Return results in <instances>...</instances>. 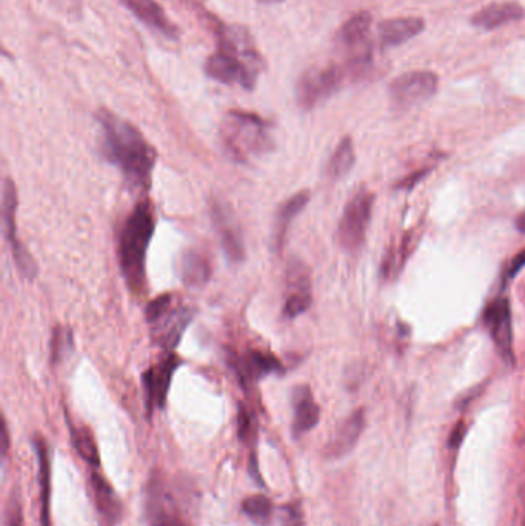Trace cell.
Here are the masks:
<instances>
[{
	"mask_svg": "<svg viewBox=\"0 0 525 526\" xmlns=\"http://www.w3.org/2000/svg\"><path fill=\"white\" fill-rule=\"evenodd\" d=\"M96 120L101 127L102 156L121 171L128 188L147 191L158 159L154 148L138 128L118 114L102 108L97 111Z\"/></svg>",
	"mask_w": 525,
	"mask_h": 526,
	"instance_id": "cell-1",
	"label": "cell"
},
{
	"mask_svg": "<svg viewBox=\"0 0 525 526\" xmlns=\"http://www.w3.org/2000/svg\"><path fill=\"white\" fill-rule=\"evenodd\" d=\"M218 48L205 64V73L213 80L225 85H239L244 90H253L262 68L261 54L245 28L228 27L216 22Z\"/></svg>",
	"mask_w": 525,
	"mask_h": 526,
	"instance_id": "cell-2",
	"label": "cell"
},
{
	"mask_svg": "<svg viewBox=\"0 0 525 526\" xmlns=\"http://www.w3.org/2000/svg\"><path fill=\"white\" fill-rule=\"evenodd\" d=\"M156 230V213L150 200H141L125 217L119 231L118 256L122 277L131 293L147 287V253Z\"/></svg>",
	"mask_w": 525,
	"mask_h": 526,
	"instance_id": "cell-3",
	"label": "cell"
},
{
	"mask_svg": "<svg viewBox=\"0 0 525 526\" xmlns=\"http://www.w3.org/2000/svg\"><path fill=\"white\" fill-rule=\"evenodd\" d=\"M222 148L233 162L245 164L273 150L270 124L258 114L230 111L221 130Z\"/></svg>",
	"mask_w": 525,
	"mask_h": 526,
	"instance_id": "cell-4",
	"label": "cell"
},
{
	"mask_svg": "<svg viewBox=\"0 0 525 526\" xmlns=\"http://www.w3.org/2000/svg\"><path fill=\"white\" fill-rule=\"evenodd\" d=\"M193 316V310L184 305L176 294L170 293L151 300L145 310L151 339L168 353H173L178 347Z\"/></svg>",
	"mask_w": 525,
	"mask_h": 526,
	"instance_id": "cell-5",
	"label": "cell"
},
{
	"mask_svg": "<svg viewBox=\"0 0 525 526\" xmlns=\"http://www.w3.org/2000/svg\"><path fill=\"white\" fill-rule=\"evenodd\" d=\"M347 74V67H339L335 64L313 67L305 71L296 87L299 107L311 110L333 96L344 84Z\"/></svg>",
	"mask_w": 525,
	"mask_h": 526,
	"instance_id": "cell-6",
	"label": "cell"
},
{
	"mask_svg": "<svg viewBox=\"0 0 525 526\" xmlns=\"http://www.w3.org/2000/svg\"><path fill=\"white\" fill-rule=\"evenodd\" d=\"M373 196L370 191L361 190L348 200L338 227V242L348 253H356L362 247L372 219Z\"/></svg>",
	"mask_w": 525,
	"mask_h": 526,
	"instance_id": "cell-7",
	"label": "cell"
},
{
	"mask_svg": "<svg viewBox=\"0 0 525 526\" xmlns=\"http://www.w3.org/2000/svg\"><path fill=\"white\" fill-rule=\"evenodd\" d=\"M17 190L16 184L13 179L7 177L4 182V196H2V213H4V227L5 236H7L8 242L11 245V253H13L14 262H16V268L21 276L27 280H34L37 276V263L33 259L30 253H28L27 247L21 244V240L17 237V225H16V214H17Z\"/></svg>",
	"mask_w": 525,
	"mask_h": 526,
	"instance_id": "cell-8",
	"label": "cell"
},
{
	"mask_svg": "<svg viewBox=\"0 0 525 526\" xmlns=\"http://www.w3.org/2000/svg\"><path fill=\"white\" fill-rule=\"evenodd\" d=\"M182 363L184 362L178 354L168 353L145 371L142 385H144L148 413L151 414L154 410H162L165 407L174 373Z\"/></svg>",
	"mask_w": 525,
	"mask_h": 526,
	"instance_id": "cell-9",
	"label": "cell"
},
{
	"mask_svg": "<svg viewBox=\"0 0 525 526\" xmlns=\"http://www.w3.org/2000/svg\"><path fill=\"white\" fill-rule=\"evenodd\" d=\"M227 360L244 387H250L271 374L284 373L281 360L268 351L247 350L242 354L231 351Z\"/></svg>",
	"mask_w": 525,
	"mask_h": 526,
	"instance_id": "cell-10",
	"label": "cell"
},
{
	"mask_svg": "<svg viewBox=\"0 0 525 526\" xmlns=\"http://www.w3.org/2000/svg\"><path fill=\"white\" fill-rule=\"evenodd\" d=\"M438 90V77L430 71H415L393 80L390 96L399 108L413 107L429 100Z\"/></svg>",
	"mask_w": 525,
	"mask_h": 526,
	"instance_id": "cell-11",
	"label": "cell"
},
{
	"mask_svg": "<svg viewBox=\"0 0 525 526\" xmlns=\"http://www.w3.org/2000/svg\"><path fill=\"white\" fill-rule=\"evenodd\" d=\"M285 319L293 320L302 316L311 307L310 271L301 260H291L285 271Z\"/></svg>",
	"mask_w": 525,
	"mask_h": 526,
	"instance_id": "cell-12",
	"label": "cell"
},
{
	"mask_svg": "<svg viewBox=\"0 0 525 526\" xmlns=\"http://www.w3.org/2000/svg\"><path fill=\"white\" fill-rule=\"evenodd\" d=\"M484 319L501 356L513 362L515 359H513L512 313H510L509 300H493L489 307L485 308Z\"/></svg>",
	"mask_w": 525,
	"mask_h": 526,
	"instance_id": "cell-13",
	"label": "cell"
},
{
	"mask_svg": "<svg viewBox=\"0 0 525 526\" xmlns=\"http://www.w3.org/2000/svg\"><path fill=\"white\" fill-rule=\"evenodd\" d=\"M291 403H293V434L295 437H301L318 425L321 408L308 385H299L293 390Z\"/></svg>",
	"mask_w": 525,
	"mask_h": 526,
	"instance_id": "cell-14",
	"label": "cell"
},
{
	"mask_svg": "<svg viewBox=\"0 0 525 526\" xmlns=\"http://www.w3.org/2000/svg\"><path fill=\"white\" fill-rule=\"evenodd\" d=\"M213 220H215L216 230L221 237V245L224 248L225 256L233 263L242 262L245 259L244 242H242L241 233L238 225L231 216L230 211L225 205H213Z\"/></svg>",
	"mask_w": 525,
	"mask_h": 526,
	"instance_id": "cell-15",
	"label": "cell"
},
{
	"mask_svg": "<svg viewBox=\"0 0 525 526\" xmlns=\"http://www.w3.org/2000/svg\"><path fill=\"white\" fill-rule=\"evenodd\" d=\"M365 425L364 410H356L355 413L350 414L344 422L339 425L336 433L333 434L332 440L327 445V456L330 459H339L350 453L361 437L362 430Z\"/></svg>",
	"mask_w": 525,
	"mask_h": 526,
	"instance_id": "cell-16",
	"label": "cell"
},
{
	"mask_svg": "<svg viewBox=\"0 0 525 526\" xmlns=\"http://www.w3.org/2000/svg\"><path fill=\"white\" fill-rule=\"evenodd\" d=\"M122 2L128 10L133 11L134 16L142 20L148 27L159 31L168 39H178V28L171 24L162 7H159L154 0H122Z\"/></svg>",
	"mask_w": 525,
	"mask_h": 526,
	"instance_id": "cell-17",
	"label": "cell"
},
{
	"mask_svg": "<svg viewBox=\"0 0 525 526\" xmlns=\"http://www.w3.org/2000/svg\"><path fill=\"white\" fill-rule=\"evenodd\" d=\"M308 200H310V193L301 191L295 196L288 197L276 211L275 230H273V250H275V253H281L285 245V239H287L291 220L295 219L307 207Z\"/></svg>",
	"mask_w": 525,
	"mask_h": 526,
	"instance_id": "cell-18",
	"label": "cell"
},
{
	"mask_svg": "<svg viewBox=\"0 0 525 526\" xmlns=\"http://www.w3.org/2000/svg\"><path fill=\"white\" fill-rule=\"evenodd\" d=\"M424 30V20L418 17H398L379 25V39L385 47L404 44Z\"/></svg>",
	"mask_w": 525,
	"mask_h": 526,
	"instance_id": "cell-19",
	"label": "cell"
},
{
	"mask_svg": "<svg viewBox=\"0 0 525 526\" xmlns=\"http://www.w3.org/2000/svg\"><path fill=\"white\" fill-rule=\"evenodd\" d=\"M179 274L187 287H205L211 279V263L198 250H187L179 262Z\"/></svg>",
	"mask_w": 525,
	"mask_h": 526,
	"instance_id": "cell-20",
	"label": "cell"
},
{
	"mask_svg": "<svg viewBox=\"0 0 525 526\" xmlns=\"http://www.w3.org/2000/svg\"><path fill=\"white\" fill-rule=\"evenodd\" d=\"M524 16V8L512 4V2H505V4L489 5V7L479 11L473 17L472 24L475 27L484 28V30H495V28L502 27L509 22L522 19Z\"/></svg>",
	"mask_w": 525,
	"mask_h": 526,
	"instance_id": "cell-21",
	"label": "cell"
},
{
	"mask_svg": "<svg viewBox=\"0 0 525 526\" xmlns=\"http://www.w3.org/2000/svg\"><path fill=\"white\" fill-rule=\"evenodd\" d=\"M91 483H93L97 510L107 520L108 525L113 526L114 523L121 519L122 507L118 497L114 494L113 488L108 485L107 480L99 476V474L91 476Z\"/></svg>",
	"mask_w": 525,
	"mask_h": 526,
	"instance_id": "cell-22",
	"label": "cell"
},
{
	"mask_svg": "<svg viewBox=\"0 0 525 526\" xmlns=\"http://www.w3.org/2000/svg\"><path fill=\"white\" fill-rule=\"evenodd\" d=\"M34 447H36L37 460H39V487H41V502H42V526H50V490H51V470H50V456H48V447L45 440L41 436L34 439Z\"/></svg>",
	"mask_w": 525,
	"mask_h": 526,
	"instance_id": "cell-23",
	"label": "cell"
},
{
	"mask_svg": "<svg viewBox=\"0 0 525 526\" xmlns=\"http://www.w3.org/2000/svg\"><path fill=\"white\" fill-rule=\"evenodd\" d=\"M370 27H372V16L370 14L365 13V11L356 14L352 19L347 20V24L339 31V44L342 48H347L350 51L358 50L367 40Z\"/></svg>",
	"mask_w": 525,
	"mask_h": 526,
	"instance_id": "cell-24",
	"label": "cell"
},
{
	"mask_svg": "<svg viewBox=\"0 0 525 526\" xmlns=\"http://www.w3.org/2000/svg\"><path fill=\"white\" fill-rule=\"evenodd\" d=\"M168 499L161 485L151 487L148 499V520L150 526H181L168 507Z\"/></svg>",
	"mask_w": 525,
	"mask_h": 526,
	"instance_id": "cell-25",
	"label": "cell"
},
{
	"mask_svg": "<svg viewBox=\"0 0 525 526\" xmlns=\"http://www.w3.org/2000/svg\"><path fill=\"white\" fill-rule=\"evenodd\" d=\"M356 162L355 147H353V140L350 137H344L336 147L332 159L328 162L327 173L328 177L332 179H342L352 171L353 165Z\"/></svg>",
	"mask_w": 525,
	"mask_h": 526,
	"instance_id": "cell-26",
	"label": "cell"
},
{
	"mask_svg": "<svg viewBox=\"0 0 525 526\" xmlns=\"http://www.w3.org/2000/svg\"><path fill=\"white\" fill-rule=\"evenodd\" d=\"M71 436H73V445L77 453L85 462L90 463L93 467H97L101 463L99 457V450H97L96 440L88 428H71Z\"/></svg>",
	"mask_w": 525,
	"mask_h": 526,
	"instance_id": "cell-27",
	"label": "cell"
},
{
	"mask_svg": "<svg viewBox=\"0 0 525 526\" xmlns=\"http://www.w3.org/2000/svg\"><path fill=\"white\" fill-rule=\"evenodd\" d=\"M242 511L256 525H265L270 520L271 513H273V503L268 497L256 494V496L247 497L242 502Z\"/></svg>",
	"mask_w": 525,
	"mask_h": 526,
	"instance_id": "cell-28",
	"label": "cell"
},
{
	"mask_svg": "<svg viewBox=\"0 0 525 526\" xmlns=\"http://www.w3.org/2000/svg\"><path fill=\"white\" fill-rule=\"evenodd\" d=\"M73 347V334L70 328L62 327V325L54 328L53 337H51V363L53 365L61 363L73 351Z\"/></svg>",
	"mask_w": 525,
	"mask_h": 526,
	"instance_id": "cell-29",
	"label": "cell"
},
{
	"mask_svg": "<svg viewBox=\"0 0 525 526\" xmlns=\"http://www.w3.org/2000/svg\"><path fill=\"white\" fill-rule=\"evenodd\" d=\"M255 433V422L250 410L245 405H239L238 411V436L241 440H248Z\"/></svg>",
	"mask_w": 525,
	"mask_h": 526,
	"instance_id": "cell-30",
	"label": "cell"
},
{
	"mask_svg": "<svg viewBox=\"0 0 525 526\" xmlns=\"http://www.w3.org/2000/svg\"><path fill=\"white\" fill-rule=\"evenodd\" d=\"M281 523L282 526H304V513H302L299 503H287L282 507Z\"/></svg>",
	"mask_w": 525,
	"mask_h": 526,
	"instance_id": "cell-31",
	"label": "cell"
},
{
	"mask_svg": "<svg viewBox=\"0 0 525 526\" xmlns=\"http://www.w3.org/2000/svg\"><path fill=\"white\" fill-rule=\"evenodd\" d=\"M465 436V423L459 422L456 425L455 430L452 431V436H450L449 445L452 448H458L461 445L462 439Z\"/></svg>",
	"mask_w": 525,
	"mask_h": 526,
	"instance_id": "cell-32",
	"label": "cell"
},
{
	"mask_svg": "<svg viewBox=\"0 0 525 526\" xmlns=\"http://www.w3.org/2000/svg\"><path fill=\"white\" fill-rule=\"evenodd\" d=\"M525 267V251L519 253L518 256L513 259L512 265H510V270L507 271V279H512L515 277V274L518 273L521 268Z\"/></svg>",
	"mask_w": 525,
	"mask_h": 526,
	"instance_id": "cell-33",
	"label": "cell"
},
{
	"mask_svg": "<svg viewBox=\"0 0 525 526\" xmlns=\"http://www.w3.org/2000/svg\"><path fill=\"white\" fill-rule=\"evenodd\" d=\"M427 173H429V170L418 171V173L412 174V176H408L407 179H405L404 182H402V184H399V187H415V185L418 184L419 180H422L424 179V176H427Z\"/></svg>",
	"mask_w": 525,
	"mask_h": 526,
	"instance_id": "cell-34",
	"label": "cell"
},
{
	"mask_svg": "<svg viewBox=\"0 0 525 526\" xmlns=\"http://www.w3.org/2000/svg\"><path fill=\"white\" fill-rule=\"evenodd\" d=\"M250 474H251V477H253V479L256 480V482L261 483L262 485L261 473H259L258 462H256L255 456H251Z\"/></svg>",
	"mask_w": 525,
	"mask_h": 526,
	"instance_id": "cell-35",
	"label": "cell"
},
{
	"mask_svg": "<svg viewBox=\"0 0 525 526\" xmlns=\"http://www.w3.org/2000/svg\"><path fill=\"white\" fill-rule=\"evenodd\" d=\"M10 526H22V514L19 508H14L10 514Z\"/></svg>",
	"mask_w": 525,
	"mask_h": 526,
	"instance_id": "cell-36",
	"label": "cell"
},
{
	"mask_svg": "<svg viewBox=\"0 0 525 526\" xmlns=\"http://www.w3.org/2000/svg\"><path fill=\"white\" fill-rule=\"evenodd\" d=\"M2 436H4V442H2V445H4V454H7L8 451V428L7 423L2 422Z\"/></svg>",
	"mask_w": 525,
	"mask_h": 526,
	"instance_id": "cell-37",
	"label": "cell"
},
{
	"mask_svg": "<svg viewBox=\"0 0 525 526\" xmlns=\"http://www.w3.org/2000/svg\"><path fill=\"white\" fill-rule=\"evenodd\" d=\"M516 228H518V231L525 234V211L524 213L519 214L518 219H516Z\"/></svg>",
	"mask_w": 525,
	"mask_h": 526,
	"instance_id": "cell-38",
	"label": "cell"
},
{
	"mask_svg": "<svg viewBox=\"0 0 525 526\" xmlns=\"http://www.w3.org/2000/svg\"><path fill=\"white\" fill-rule=\"evenodd\" d=\"M259 2H264V4H276V2H282V0H259Z\"/></svg>",
	"mask_w": 525,
	"mask_h": 526,
	"instance_id": "cell-39",
	"label": "cell"
}]
</instances>
